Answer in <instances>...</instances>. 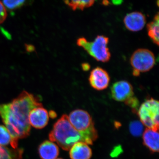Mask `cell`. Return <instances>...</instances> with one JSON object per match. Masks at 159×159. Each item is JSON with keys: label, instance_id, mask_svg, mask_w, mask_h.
<instances>
[{"label": "cell", "instance_id": "18", "mask_svg": "<svg viewBox=\"0 0 159 159\" xmlns=\"http://www.w3.org/2000/svg\"><path fill=\"white\" fill-rule=\"evenodd\" d=\"M129 129L131 134L134 136H140L143 133V124L140 121H133L129 124Z\"/></svg>", "mask_w": 159, "mask_h": 159}, {"label": "cell", "instance_id": "2", "mask_svg": "<svg viewBox=\"0 0 159 159\" xmlns=\"http://www.w3.org/2000/svg\"><path fill=\"white\" fill-rule=\"evenodd\" d=\"M49 137L51 141L57 142L66 151L70 150L76 142H82L81 135L71 124L66 115H62L55 122Z\"/></svg>", "mask_w": 159, "mask_h": 159}, {"label": "cell", "instance_id": "12", "mask_svg": "<svg viewBox=\"0 0 159 159\" xmlns=\"http://www.w3.org/2000/svg\"><path fill=\"white\" fill-rule=\"evenodd\" d=\"M39 153L42 159H56L59 155V148L51 141H45L40 145Z\"/></svg>", "mask_w": 159, "mask_h": 159}, {"label": "cell", "instance_id": "14", "mask_svg": "<svg viewBox=\"0 0 159 159\" xmlns=\"http://www.w3.org/2000/svg\"><path fill=\"white\" fill-rule=\"evenodd\" d=\"M148 36L152 42L159 46V13L156 15L153 20L147 25Z\"/></svg>", "mask_w": 159, "mask_h": 159}, {"label": "cell", "instance_id": "17", "mask_svg": "<svg viewBox=\"0 0 159 159\" xmlns=\"http://www.w3.org/2000/svg\"><path fill=\"white\" fill-rule=\"evenodd\" d=\"M11 135L6 126L0 125V145L5 146L10 144L11 145Z\"/></svg>", "mask_w": 159, "mask_h": 159}, {"label": "cell", "instance_id": "7", "mask_svg": "<svg viewBox=\"0 0 159 159\" xmlns=\"http://www.w3.org/2000/svg\"><path fill=\"white\" fill-rule=\"evenodd\" d=\"M112 98L118 102H125L134 96V88L130 83L126 80L115 82L111 89Z\"/></svg>", "mask_w": 159, "mask_h": 159}, {"label": "cell", "instance_id": "1", "mask_svg": "<svg viewBox=\"0 0 159 159\" xmlns=\"http://www.w3.org/2000/svg\"><path fill=\"white\" fill-rule=\"evenodd\" d=\"M41 106L38 97L26 91L11 102L0 104V116L11 135L13 148H17L19 139L29 136L31 129L29 113L33 109Z\"/></svg>", "mask_w": 159, "mask_h": 159}, {"label": "cell", "instance_id": "20", "mask_svg": "<svg viewBox=\"0 0 159 159\" xmlns=\"http://www.w3.org/2000/svg\"><path fill=\"white\" fill-rule=\"evenodd\" d=\"M125 103L126 105L128 106L131 108L134 113H137L139 110V101L136 97H131L128 100H126Z\"/></svg>", "mask_w": 159, "mask_h": 159}, {"label": "cell", "instance_id": "19", "mask_svg": "<svg viewBox=\"0 0 159 159\" xmlns=\"http://www.w3.org/2000/svg\"><path fill=\"white\" fill-rule=\"evenodd\" d=\"M27 0H3V5L9 10L18 9L25 5Z\"/></svg>", "mask_w": 159, "mask_h": 159}, {"label": "cell", "instance_id": "4", "mask_svg": "<svg viewBox=\"0 0 159 159\" xmlns=\"http://www.w3.org/2000/svg\"><path fill=\"white\" fill-rule=\"evenodd\" d=\"M109 38L104 35H98L93 41H88L85 38L77 39V44L91 56L98 61L107 62L111 59V54L107 45Z\"/></svg>", "mask_w": 159, "mask_h": 159}, {"label": "cell", "instance_id": "11", "mask_svg": "<svg viewBox=\"0 0 159 159\" xmlns=\"http://www.w3.org/2000/svg\"><path fill=\"white\" fill-rule=\"evenodd\" d=\"M70 156L71 159H90L92 156V151L87 144L79 142L72 146Z\"/></svg>", "mask_w": 159, "mask_h": 159}, {"label": "cell", "instance_id": "6", "mask_svg": "<svg viewBox=\"0 0 159 159\" xmlns=\"http://www.w3.org/2000/svg\"><path fill=\"white\" fill-rule=\"evenodd\" d=\"M159 101L153 98L145 100L138 110L141 122L147 128L159 130Z\"/></svg>", "mask_w": 159, "mask_h": 159}, {"label": "cell", "instance_id": "15", "mask_svg": "<svg viewBox=\"0 0 159 159\" xmlns=\"http://www.w3.org/2000/svg\"><path fill=\"white\" fill-rule=\"evenodd\" d=\"M22 148H9L0 145V159H22Z\"/></svg>", "mask_w": 159, "mask_h": 159}, {"label": "cell", "instance_id": "3", "mask_svg": "<svg viewBox=\"0 0 159 159\" xmlns=\"http://www.w3.org/2000/svg\"><path fill=\"white\" fill-rule=\"evenodd\" d=\"M68 118L71 124L81 135L82 142L93 145L98 138V133L90 114L83 110L76 109L71 112Z\"/></svg>", "mask_w": 159, "mask_h": 159}, {"label": "cell", "instance_id": "21", "mask_svg": "<svg viewBox=\"0 0 159 159\" xmlns=\"http://www.w3.org/2000/svg\"><path fill=\"white\" fill-rule=\"evenodd\" d=\"M7 13L6 7L3 3L0 2V24L2 23L7 17Z\"/></svg>", "mask_w": 159, "mask_h": 159}, {"label": "cell", "instance_id": "13", "mask_svg": "<svg viewBox=\"0 0 159 159\" xmlns=\"http://www.w3.org/2000/svg\"><path fill=\"white\" fill-rule=\"evenodd\" d=\"M158 131L146 128L143 134V143L153 152H159Z\"/></svg>", "mask_w": 159, "mask_h": 159}, {"label": "cell", "instance_id": "9", "mask_svg": "<svg viewBox=\"0 0 159 159\" xmlns=\"http://www.w3.org/2000/svg\"><path fill=\"white\" fill-rule=\"evenodd\" d=\"M29 120L30 125L34 128L38 129L44 128L48 123V112L43 106L35 107L30 111Z\"/></svg>", "mask_w": 159, "mask_h": 159}, {"label": "cell", "instance_id": "23", "mask_svg": "<svg viewBox=\"0 0 159 159\" xmlns=\"http://www.w3.org/2000/svg\"><path fill=\"white\" fill-rule=\"evenodd\" d=\"M61 159V158H59V159Z\"/></svg>", "mask_w": 159, "mask_h": 159}, {"label": "cell", "instance_id": "10", "mask_svg": "<svg viewBox=\"0 0 159 159\" xmlns=\"http://www.w3.org/2000/svg\"><path fill=\"white\" fill-rule=\"evenodd\" d=\"M124 23L126 29L129 31L137 32L142 30L145 27L146 18L141 12L134 11L125 16Z\"/></svg>", "mask_w": 159, "mask_h": 159}, {"label": "cell", "instance_id": "8", "mask_svg": "<svg viewBox=\"0 0 159 159\" xmlns=\"http://www.w3.org/2000/svg\"><path fill=\"white\" fill-rule=\"evenodd\" d=\"M89 83L93 89L102 91L108 87L110 77L107 71L97 67L92 70L89 78Z\"/></svg>", "mask_w": 159, "mask_h": 159}, {"label": "cell", "instance_id": "16", "mask_svg": "<svg viewBox=\"0 0 159 159\" xmlns=\"http://www.w3.org/2000/svg\"><path fill=\"white\" fill-rule=\"evenodd\" d=\"M95 0H65L67 4L74 10L77 9L84 10V9L91 7L93 5Z\"/></svg>", "mask_w": 159, "mask_h": 159}, {"label": "cell", "instance_id": "22", "mask_svg": "<svg viewBox=\"0 0 159 159\" xmlns=\"http://www.w3.org/2000/svg\"><path fill=\"white\" fill-rule=\"evenodd\" d=\"M83 70L84 71H87L89 70L90 66L88 63H83L82 64Z\"/></svg>", "mask_w": 159, "mask_h": 159}, {"label": "cell", "instance_id": "5", "mask_svg": "<svg viewBox=\"0 0 159 159\" xmlns=\"http://www.w3.org/2000/svg\"><path fill=\"white\" fill-rule=\"evenodd\" d=\"M130 63L134 76L139 77L141 73L148 72L153 68L156 64L155 56L148 49H137L131 56Z\"/></svg>", "mask_w": 159, "mask_h": 159}]
</instances>
